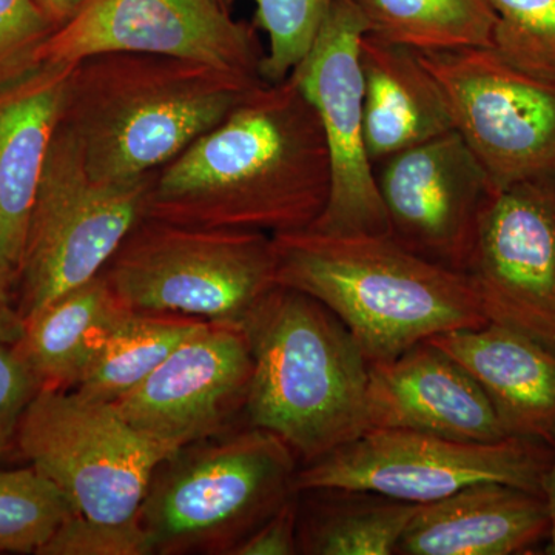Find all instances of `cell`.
<instances>
[{"mask_svg":"<svg viewBox=\"0 0 555 555\" xmlns=\"http://www.w3.org/2000/svg\"><path fill=\"white\" fill-rule=\"evenodd\" d=\"M328 193L331 160L320 119L288 76L248 93L156 170L145 217L275 236L312 228Z\"/></svg>","mask_w":555,"mask_h":555,"instance_id":"6da1fadb","label":"cell"},{"mask_svg":"<svg viewBox=\"0 0 555 555\" xmlns=\"http://www.w3.org/2000/svg\"><path fill=\"white\" fill-rule=\"evenodd\" d=\"M264 82L179 57L98 54L69 73L61 126L91 177L137 181L178 158Z\"/></svg>","mask_w":555,"mask_h":555,"instance_id":"7a4b0ae2","label":"cell"},{"mask_svg":"<svg viewBox=\"0 0 555 555\" xmlns=\"http://www.w3.org/2000/svg\"><path fill=\"white\" fill-rule=\"evenodd\" d=\"M276 283L323 302L369 363L393 360L426 339L488 323L469 276L412 254L390 236H273Z\"/></svg>","mask_w":555,"mask_h":555,"instance_id":"3957f363","label":"cell"},{"mask_svg":"<svg viewBox=\"0 0 555 555\" xmlns=\"http://www.w3.org/2000/svg\"><path fill=\"white\" fill-rule=\"evenodd\" d=\"M240 326L254 363L247 425L280 437L301 466L366 433L371 363L323 302L276 284Z\"/></svg>","mask_w":555,"mask_h":555,"instance_id":"277c9868","label":"cell"},{"mask_svg":"<svg viewBox=\"0 0 555 555\" xmlns=\"http://www.w3.org/2000/svg\"><path fill=\"white\" fill-rule=\"evenodd\" d=\"M297 455L248 425L179 448L156 466L138 520L158 555H233L291 496Z\"/></svg>","mask_w":555,"mask_h":555,"instance_id":"5b68a950","label":"cell"},{"mask_svg":"<svg viewBox=\"0 0 555 555\" xmlns=\"http://www.w3.org/2000/svg\"><path fill=\"white\" fill-rule=\"evenodd\" d=\"M102 275L127 309L240 324L278 284L275 244L268 233L145 217Z\"/></svg>","mask_w":555,"mask_h":555,"instance_id":"8992f818","label":"cell"},{"mask_svg":"<svg viewBox=\"0 0 555 555\" xmlns=\"http://www.w3.org/2000/svg\"><path fill=\"white\" fill-rule=\"evenodd\" d=\"M152 178L153 173L130 182L98 181L60 124L17 269V308L24 323L65 292L100 275L145 218Z\"/></svg>","mask_w":555,"mask_h":555,"instance_id":"52a82bcc","label":"cell"},{"mask_svg":"<svg viewBox=\"0 0 555 555\" xmlns=\"http://www.w3.org/2000/svg\"><path fill=\"white\" fill-rule=\"evenodd\" d=\"M554 447L534 438L465 441L393 427H371L315 462L299 466L295 488L374 492L426 505L467 486L499 481L543 495Z\"/></svg>","mask_w":555,"mask_h":555,"instance_id":"ba28073f","label":"cell"},{"mask_svg":"<svg viewBox=\"0 0 555 555\" xmlns=\"http://www.w3.org/2000/svg\"><path fill=\"white\" fill-rule=\"evenodd\" d=\"M16 448L76 513L115 524L138 518L156 466L171 454L134 429L115 403L75 389H39Z\"/></svg>","mask_w":555,"mask_h":555,"instance_id":"9c48e42d","label":"cell"},{"mask_svg":"<svg viewBox=\"0 0 555 555\" xmlns=\"http://www.w3.org/2000/svg\"><path fill=\"white\" fill-rule=\"evenodd\" d=\"M416 54L495 190L555 179V80L521 72L494 49Z\"/></svg>","mask_w":555,"mask_h":555,"instance_id":"30bf717a","label":"cell"},{"mask_svg":"<svg viewBox=\"0 0 555 555\" xmlns=\"http://www.w3.org/2000/svg\"><path fill=\"white\" fill-rule=\"evenodd\" d=\"M366 33L356 0H335L308 56L291 75L315 108L326 139L331 193L310 230L328 235L389 236L364 139L360 46Z\"/></svg>","mask_w":555,"mask_h":555,"instance_id":"8fae6325","label":"cell"},{"mask_svg":"<svg viewBox=\"0 0 555 555\" xmlns=\"http://www.w3.org/2000/svg\"><path fill=\"white\" fill-rule=\"evenodd\" d=\"M105 53L203 62L261 78L266 51L255 25L217 0H86L40 43L35 65H76Z\"/></svg>","mask_w":555,"mask_h":555,"instance_id":"7c38bea8","label":"cell"},{"mask_svg":"<svg viewBox=\"0 0 555 555\" xmlns=\"http://www.w3.org/2000/svg\"><path fill=\"white\" fill-rule=\"evenodd\" d=\"M466 275L486 320L555 350V179L491 193Z\"/></svg>","mask_w":555,"mask_h":555,"instance_id":"4fadbf2b","label":"cell"},{"mask_svg":"<svg viewBox=\"0 0 555 555\" xmlns=\"http://www.w3.org/2000/svg\"><path fill=\"white\" fill-rule=\"evenodd\" d=\"M389 236L412 254L466 273L491 179L460 137H440L375 167Z\"/></svg>","mask_w":555,"mask_h":555,"instance_id":"5bb4252c","label":"cell"},{"mask_svg":"<svg viewBox=\"0 0 555 555\" xmlns=\"http://www.w3.org/2000/svg\"><path fill=\"white\" fill-rule=\"evenodd\" d=\"M251 371L243 327L204 321L115 406L134 429L173 454L233 429L246 412Z\"/></svg>","mask_w":555,"mask_h":555,"instance_id":"9a60e30c","label":"cell"},{"mask_svg":"<svg viewBox=\"0 0 555 555\" xmlns=\"http://www.w3.org/2000/svg\"><path fill=\"white\" fill-rule=\"evenodd\" d=\"M367 414L369 429L393 427L481 443L511 437L476 379L429 341L371 364Z\"/></svg>","mask_w":555,"mask_h":555,"instance_id":"2e32d148","label":"cell"},{"mask_svg":"<svg viewBox=\"0 0 555 555\" xmlns=\"http://www.w3.org/2000/svg\"><path fill=\"white\" fill-rule=\"evenodd\" d=\"M73 67L35 65L0 83V266L16 273Z\"/></svg>","mask_w":555,"mask_h":555,"instance_id":"e0dca14e","label":"cell"},{"mask_svg":"<svg viewBox=\"0 0 555 555\" xmlns=\"http://www.w3.org/2000/svg\"><path fill=\"white\" fill-rule=\"evenodd\" d=\"M547 534L550 516L542 494L483 481L416 506L397 554H529Z\"/></svg>","mask_w":555,"mask_h":555,"instance_id":"ac0fdd59","label":"cell"},{"mask_svg":"<svg viewBox=\"0 0 555 555\" xmlns=\"http://www.w3.org/2000/svg\"><path fill=\"white\" fill-rule=\"evenodd\" d=\"M454 358L494 406L507 436L555 443V350L488 323L426 339Z\"/></svg>","mask_w":555,"mask_h":555,"instance_id":"d6986e66","label":"cell"},{"mask_svg":"<svg viewBox=\"0 0 555 555\" xmlns=\"http://www.w3.org/2000/svg\"><path fill=\"white\" fill-rule=\"evenodd\" d=\"M364 139L374 167L454 130L443 91L415 51L361 39Z\"/></svg>","mask_w":555,"mask_h":555,"instance_id":"ffe728a7","label":"cell"},{"mask_svg":"<svg viewBox=\"0 0 555 555\" xmlns=\"http://www.w3.org/2000/svg\"><path fill=\"white\" fill-rule=\"evenodd\" d=\"M127 310L101 272L28 318L14 347L40 389H76Z\"/></svg>","mask_w":555,"mask_h":555,"instance_id":"44dd1931","label":"cell"},{"mask_svg":"<svg viewBox=\"0 0 555 555\" xmlns=\"http://www.w3.org/2000/svg\"><path fill=\"white\" fill-rule=\"evenodd\" d=\"M298 502V553L397 554L416 506L374 492L308 489Z\"/></svg>","mask_w":555,"mask_h":555,"instance_id":"7402d4cb","label":"cell"},{"mask_svg":"<svg viewBox=\"0 0 555 555\" xmlns=\"http://www.w3.org/2000/svg\"><path fill=\"white\" fill-rule=\"evenodd\" d=\"M372 38L415 53L492 49L489 0H356Z\"/></svg>","mask_w":555,"mask_h":555,"instance_id":"603a6c76","label":"cell"},{"mask_svg":"<svg viewBox=\"0 0 555 555\" xmlns=\"http://www.w3.org/2000/svg\"><path fill=\"white\" fill-rule=\"evenodd\" d=\"M204 320L127 310L75 390L116 403L141 385Z\"/></svg>","mask_w":555,"mask_h":555,"instance_id":"cb8c5ba5","label":"cell"},{"mask_svg":"<svg viewBox=\"0 0 555 555\" xmlns=\"http://www.w3.org/2000/svg\"><path fill=\"white\" fill-rule=\"evenodd\" d=\"M76 509L35 467L0 470V554H38Z\"/></svg>","mask_w":555,"mask_h":555,"instance_id":"d4e9b609","label":"cell"},{"mask_svg":"<svg viewBox=\"0 0 555 555\" xmlns=\"http://www.w3.org/2000/svg\"><path fill=\"white\" fill-rule=\"evenodd\" d=\"M255 27L264 33L269 50L262 61L266 82L286 80L308 56L335 0H251Z\"/></svg>","mask_w":555,"mask_h":555,"instance_id":"484cf974","label":"cell"},{"mask_svg":"<svg viewBox=\"0 0 555 555\" xmlns=\"http://www.w3.org/2000/svg\"><path fill=\"white\" fill-rule=\"evenodd\" d=\"M496 14L492 49L507 64L555 80V0H489Z\"/></svg>","mask_w":555,"mask_h":555,"instance_id":"4316f807","label":"cell"},{"mask_svg":"<svg viewBox=\"0 0 555 555\" xmlns=\"http://www.w3.org/2000/svg\"><path fill=\"white\" fill-rule=\"evenodd\" d=\"M152 542L138 518L94 520L80 514L67 518L38 555H153Z\"/></svg>","mask_w":555,"mask_h":555,"instance_id":"83f0119b","label":"cell"},{"mask_svg":"<svg viewBox=\"0 0 555 555\" xmlns=\"http://www.w3.org/2000/svg\"><path fill=\"white\" fill-rule=\"evenodd\" d=\"M54 30L38 0H0V83L35 67L36 50Z\"/></svg>","mask_w":555,"mask_h":555,"instance_id":"f1b7e54d","label":"cell"},{"mask_svg":"<svg viewBox=\"0 0 555 555\" xmlns=\"http://www.w3.org/2000/svg\"><path fill=\"white\" fill-rule=\"evenodd\" d=\"M39 389L16 347L0 343V456L16 448L22 418Z\"/></svg>","mask_w":555,"mask_h":555,"instance_id":"f546056e","label":"cell"},{"mask_svg":"<svg viewBox=\"0 0 555 555\" xmlns=\"http://www.w3.org/2000/svg\"><path fill=\"white\" fill-rule=\"evenodd\" d=\"M299 492L248 535L233 555H295L298 553Z\"/></svg>","mask_w":555,"mask_h":555,"instance_id":"4dcf8cb0","label":"cell"},{"mask_svg":"<svg viewBox=\"0 0 555 555\" xmlns=\"http://www.w3.org/2000/svg\"><path fill=\"white\" fill-rule=\"evenodd\" d=\"M17 273L0 266V343L16 345L24 332V318L17 308Z\"/></svg>","mask_w":555,"mask_h":555,"instance_id":"1f68e13d","label":"cell"},{"mask_svg":"<svg viewBox=\"0 0 555 555\" xmlns=\"http://www.w3.org/2000/svg\"><path fill=\"white\" fill-rule=\"evenodd\" d=\"M542 491L547 507V516H550V534H547L543 553L555 555V443L553 459H551L545 478H543Z\"/></svg>","mask_w":555,"mask_h":555,"instance_id":"d6a6232c","label":"cell"},{"mask_svg":"<svg viewBox=\"0 0 555 555\" xmlns=\"http://www.w3.org/2000/svg\"><path fill=\"white\" fill-rule=\"evenodd\" d=\"M38 2L50 21L53 22L54 27L60 28L82 7L86 0H38Z\"/></svg>","mask_w":555,"mask_h":555,"instance_id":"836d02e7","label":"cell"},{"mask_svg":"<svg viewBox=\"0 0 555 555\" xmlns=\"http://www.w3.org/2000/svg\"><path fill=\"white\" fill-rule=\"evenodd\" d=\"M219 5L224 7L225 10H230V7H232L233 2H236V0H217Z\"/></svg>","mask_w":555,"mask_h":555,"instance_id":"e575fe53","label":"cell"}]
</instances>
